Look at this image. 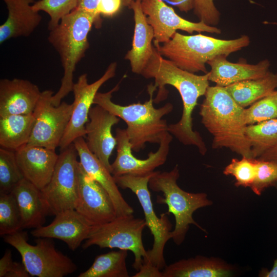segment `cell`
<instances>
[{
    "label": "cell",
    "instance_id": "6da1fadb",
    "mask_svg": "<svg viewBox=\"0 0 277 277\" xmlns=\"http://www.w3.org/2000/svg\"><path fill=\"white\" fill-rule=\"evenodd\" d=\"M141 74L146 78H153V88H159L154 102L166 98L165 85H171L178 91L183 102L182 115L177 123L168 125V131L184 145L196 147L204 155L207 147L200 134L193 129L192 115L199 98L205 95L209 86L208 72L199 75L184 70L164 58L154 46L153 54Z\"/></svg>",
    "mask_w": 277,
    "mask_h": 277
},
{
    "label": "cell",
    "instance_id": "7a4b0ae2",
    "mask_svg": "<svg viewBox=\"0 0 277 277\" xmlns=\"http://www.w3.org/2000/svg\"><path fill=\"white\" fill-rule=\"evenodd\" d=\"M204 96L199 114L202 123L213 136L212 148H227L242 156L252 158L245 133V108L223 87L209 86Z\"/></svg>",
    "mask_w": 277,
    "mask_h": 277
},
{
    "label": "cell",
    "instance_id": "3957f363",
    "mask_svg": "<svg viewBox=\"0 0 277 277\" xmlns=\"http://www.w3.org/2000/svg\"><path fill=\"white\" fill-rule=\"evenodd\" d=\"M119 84L106 92H97L94 104L99 105L111 113L122 119L127 124L126 129L132 151L138 152L147 143L160 144L163 135L168 131V125L164 116L173 110V105L167 103L156 108L153 106V85L148 87L150 97L144 103L120 105L111 100L112 93L117 91Z\"/></svg>",
    "mask_w": 277,
    "mask_h": 277
},
{
    "label": "cell",
    "instance_id": "277c9868",
    "mask_svg": "<svg viewBox=\"0 0 277 277\" xmlns=\"http://www.w3.org/2000/svg\"><path fill=\"white\" fill-rule=\"evenodd\" d=\"M94 22L93 16L76 8L64 16L58 25L50 30L48 41L58 52L64 70L61 86L51 97L54 106H58L73 90L76 66L89 48L88 36Z\"/></svg>",
    "mask_w": 277,
    "mask_h": 277
},
{
    "label": "cell",
    "instance_id": "5b68a950",
    "mask_svg": "<svg viewBox=\"0 0 277 277\" xmlns=\"http://www.w3.org/2000/svg\"><path fill=\"white\" fill-rule=\"evenodd\" d=\"M246 35L232 39H222L202 34L186 35L175 32L162 45L154 44L160 53L179 68L191 73L208 72L206 64L214 57L230 54L247 47Z\"/></svg>",
    "mask_w": 277,
    "mask_h": 277
},
{
    "label": "cell",
    "instance_id": "8992f818",
    "mask_svg": "<svg viewBox=\"0 0 277 277\" xmlns=\"http://www.w3.org/2000/svg\"><path fill=\"white\" fill-rule=\"evenodd\" d=\"M179 177L176 165L169 171H154L148 184L152 191L163 193L162 196H157L156 202L166 204L168 208L167 213L174 215L175 226L171 233V239L177 245L184 242L191 224L206 231L194 221L193 214L197 209L213 203L205 193L188 192L181 188L177 184Z\"/></svg>",
    "mask_w": 277,
    "mask_h": 277
},
{
    "label": "cell",
    "instance_id": "52a82bcc",
    "mask_svg": "<svg viewBox=\"0 0 277 277\" xmlns=\"http://www.w3.org/2000/svg\"><path fill=\"white\" fill-rule=\"evenodd\" d=\"M27 233L18 231L4 236V241L19 253L22 263L31 276L63 277L73 273L77 266L58 250L50 238H37L36 244L28 242Z\"/></svg>",
    "mask_w": 277,
    "mask_h": 277
},
{
    "label": "cell",
    "instance_id": "ba28073f",
    "mask_svg": "<svg viewBox=\"0 0 277 277\" xmlns=\"http://www.w3.org/2000/svg\"><path fill=\"white\" fill-rule=\"evenodd\" d=\"M146 226L145 219L133 214L116 216L109 222L92 226L82 247L86 249L96 245L131 251L134 256L132 267L138 271L147 255L142 240Z\"/></svg>",
    "mask_w": 277,
    "mask_h": 277
},
{
    "label": "cell",
    "instance_id": "9c48e42d",
    "mask_svg": "<svg viewBox=\"0 0 277 277\" xmlns=\"http://www.w3.org/2000/svg\"><path fill=\"white\" fill-rule=\"evenodd\" d=\"M154 172L145 176L130 174L113 176L118 187L124 189H129L136 195L144 213L146 226L153 236L152 247L147 251L143 263H149L162 270L167 265L164 251L167 242L171 239L172 226L167 213H162L159 217L154 211L148 187L149 181Z\"/></svg>",
    "mask_w": 277,
    "mask_h": 277
},
{
    "label": "cell",
    "instance_id": "30bf717a",
    "mask_svg": "<svg viewBox=\"0 0 277 277\" xmlns=\"http://www.w3.org/2000/svg\"><path fill=\"white\" fill-rule=\"evenodd\" d=\"M78 155L73 143L61 149L52 176L41 190L48 214L74 209L77 197Z\"/></svg>",
    "mask_w": 277,
    "mask_h": 277
},
{
    "label": "cell",
    "instance_id": "8fae6325",
    "mask_svg": "<svg viewBox=\"0 0 277 277\" xmlns=\"http://www.w3.org/2000/svg\"><path fill=\"white\" fill-rule=\"evenodd\" d=\"M53 92L46 90L42 92L33 114L35 121L31 136L27 144L55 150L70 121L73 104L62 102L54 106L51 102Z\"/></svg>",
    "mask_w": 277,
    "mask_h": 277
},
{
    "label": "cell",
    "instance_id": "7c38bea8",
    "mask_svg": "<svg viewBox=\"0 0 277 277\" xmlns=\"http://www.w3.org/2000/svg\"><path fill=\"white\" fill-rule=\"evenodd\" d=\"M115 137L116 156L111 164V173L113 176L125 174L145 176L152 173L157 167L166 162L172 140V135L167 131L161 138L157 150L150 152L147 159L142 160L132 154L126 129L117 128Z\"/></svg>",
    "mask_w": 277,
    "mask_h": 277
},
{
    "label": "cell",
    "instance_id": "4fadbf2b",
    "mask_svg": "<svg viewBox=\"0 0 277 277\" xmlns=\"http://www.w3.org/2000/svg\"><path fill=\"white\" fill-rule=\"evenodd\" d=\"M117 64L111 63L104 74L94 82L89 84L86 74L81 75L74 83L72 115L60 143L61 149L67 147L80 137L86 136V124L94 100L100 88L115 74Z\"/></svg>",
    "mask_w": 277,
    "mask_h": 277
},
{
    "label": "cell",
    "instance_id": "5bb4252c",
    "mask_svg": "<svg viewBox=\"0 0 277 277\" xmlns=\"http://www.w3.org/2000/svg\"><path fill=\"white\" fill-rule=\"evenodd\" d=\"M141 6L148 24L153 28L154 44L168 42L178 30L189 34L194 31L221 33V29L214 26L184 19L163 0H141Z\"/></svg>",
    "mask_w": 277,
    "mask_h": 277
},
{
    "label": "cell",
    "instance_id": "9a60e30c",
    "mask_svg": "<svg viewBox=\"0 0 277 277\" xmlns=\"http://www.w3.org/2000/svg\"><path fill=\"white\" fill-rule=\"evenodd\" d=\"M77 197L75 210L91 226L109 222L116 216L107 191L78 164Z\"/></svg>",
    "mask_w": 277,
    "mask_h": 277
},
{
    "label": "cell",
    "instance_id": "2e32d148",
    "mask_svg": "<svg viewBox=\"0 0 277 277\" xmlns=\"http://www.w3.org/2000/svg\"><path fill=\"white\" fill-rule=\"evenodd\" d=\"M120 120L117 116L96 105L91 108L86 124V143L88 149L110 172L109 159L116 146L111 129Z\"/></svg>",
    "mask_w": 277,
    "mask_h": 277
},
{
    "label": "cell",
    "instance_id": "e0dca14e",
    "mask_svg": "<svg viewBox=\"0 0 277 277\" xmlns=\"http://www.w3.org/2000/svg\"><path fill=\"white\" fill-rule=\"evenodd\" d=\"M91 227L75 209H69L55 215L49 225L34 228L31 234L36 238L62 240L74 251L87 239Z\"/></svg>",
    "mask_w": 277,
    "mask_h": 277
},
{
    "label": "cell",
    "instance_id": "ac0fdd59",
    "mask_svg": "<svg viewBox=\"0 0 277 277\" xmlns=\"http://www.w3.org/2000/svg\"><path fill=\"white\" fill-rule=\"evenodd\" d=\"M15 153L24 178L40 190L44 188L51 179L58 160L55 150L26 145Z\"/></svg>",
    "mask_w": 277,
    "mask_h": 277
},
{
    "label": "cell",
    "instance_id": "d6986e66",
    "mask_svg": "<svg viewBox=\"0 0 277 277\" xmlns=\"http://www.w3.org/2000/svg\"><path fill=\"white\" fill-rule=\"evenodd\" d=\"M73 144L80 158L79 162L85 171L99 183L110 196L115 208L117 216L133 214V208L123 197L113 175L90 151L84 137L76 138Z\"/></svg>",
    "mask_w": 277,
    "mask_h": 277
},
{
    "label": "cell",
    "instance_id": "ffe728a7",
    "mask_svg": "<svg viewBox=\"0 0 277 277\" xmlns=\"http://www.w3.org/2000/svg\"><path fill=\"white\" fill-rule=\"evenodd\" d=\"M42 92L36 85L23 79L0 80V117L32 114Z\"/></svg>",
    "mask_w": 277,
    "mask_h": 277
},
{
    "label": "cell",
    "instance_id": "44dd1931",
    "mask_svg": "<svg viewBox=\"0 0 277 277\" xmlns=\"http://www.w3.org/2000/svg\"><path fill=\"white\" fill-rule=\"evenodd\" d=\"M227 56L220 55L209 61L211 67L209 80L221 87H226L233 83L263 77L269 72L270 62L268 60L260 61L256 64L232 63L227 60Z\"/></svg>",
    "mask_w": 277,
    "mask_h": 277
},
{
    "label": "cell",
    "instance_id": "7402d4cb",
    "mask_svg": "<svg viewBox=\"0 0 277 277\" xmlns=\"http://www.w3.org/2000/svg\"><path fill=\"white\" fill-rule=\"evenodd\" d=\"M128 7L133 11L135 26L132 48L125 58L129 61L132 72L141 74L153 52L154 32L143 11L141 0L132 1Z\"/></svg>",
    "mask_w": 277,
    "mask_h": 277
},
{
    "label": "cell",
    "instance_id": "603a6c76",
    "mask_svg": "<svg viewBox=\"0 0 277 277\" xmlns=\"http://www.w3.org/2000/svg\"><path fill=\"white\" fill-rule=\"evenodd\" d=\"M8 11L0 26V44L12 38L29 36L39 25L42 16L32 5L34 0H3Z\"/></svg>",
    "mask_w": 277,
    "mask_h": 277
},
{
    "label": "cell",
    "instance_id": "cb8c5ba5",
    "mask_svg": "<svg viewBox=\"0 0 277 277\" xmlns=\"http://www.w3.org/2000/svg\"><path fill=\"white\" fill-rule=\"evenodd\" d=\"M235 268L216 258L197 255L182 259L163 269V277H230Z\"/></svg>",
    "mask_w": 277,
    "mask_h": 277
},
{
    "label": "cell",
    "instance_id": "d4e9b609",
    "mask_svg": "<svg viewBox=\"0 0 277 277\" xmlns=\"http://www.w3.org/2000/svg\"><path fill=\"white\" fill-rule=\"evenodd\" d=\"M11 192L20 210L23 228H36L43 226L48 212L41 190L24 178Z\"/></svg>",
    "mask_w": 277,
    "mask_h": 277
},
{
    "label": "cell",
    "instance_id": "484cf974",
    "mask_svg": "<svg viewBox=\"0 0 277 277\" xmlns=\"http://www.w3.org/2000/svg\"><path fill=\"white\" fill-rule=\"evenodd\" d=\"M235 102L246 108L277 89V73L236 82L224 87Z\"/></svg>",
    "mask_w": 277,
    "mask_h": 277
},
{
    "label": "cell",
    "instance_id": "4316f807",
    "mask_svg": "<svg viewBox=\"0 0 277 277\" xmlns=\"http://www.w3.org/2000/svg\"><path fill=\"white\" fill-rule=\"evenodd\" d=\"M34 121L33 113L0 117L1 147L15 151L27 145Z\"/></svg>",
    "mask_w": 277,
    "mask_h": 277
},
{
    "label": "cell",
    "instance_id": "83f0119b",
    "mask_svg": "<svg viewBox=\"0 0 277 277\" xmlns=\"http://www.w3.org/2000/svg\"><path fill=\"white\" fill-rule=\"evenodd\" d=\"M128 250L119 249L96 256L92 265L78 277H129Z\"/></svg>",
    "mask_w": 277,
    "mask_h": 277
},
{
    "label": "cell",
    "instance_id": "f1b7e54d",
    "mask_svg": "<svg viewBox=\"0 0 277 277\" xmlns=\"http://www.w3.org/2000/svg\"><path fill=\"white\" fill-rule=\"evenodd\" d=\"M246 135L249 140L252 158H258L277 144V118L248 125Z\"/></svg>",
    "mask_w": 277,
    "mask_h": 277
},
{
    "label": "cell",
    "instance_id": "f546056e",
    "mask_svg": "<svg viewBox=\"0 0 277 277\" xmlns=\"http://www.w3.org/2000/svg\"><path fill=\"white\" fill-rule=\"evenodd\" d=\"M22 217L16 200L12 192L0 193V235L21 231Z\"/></svg>",
    "mask_w": 277,
    "mask_h": 277
},
{
    "label": "cell",
    "instance_id": "4dcf8cb0",
    "mask_svg": "<svg viewBox=\"0 0 277 277\" xmlns=\"http://www.w3.org/2000/svg\"><path fill=\"white\" fill-rule=\"evenodd\" d=\"M24 178L15 151L0 148V193L11 192Z\"/></svg>",
    "mask_w": 277,
    "mask_h": 277
},
{
    "label": "cell",
    "instance_id": "1f68e13d",
    "mask_svg": "<svg viewBox=\"0 0 277 277\" xmlns=\"http://www.w3.org/2000/svg\"><path fill=\"white\" fill-rule=\"evenodd\" d=\"M275 118H277V89L244 110L247 125Z\"/></svg>",
    "mask_w": 277,
    "mask_h": 277
},
{
    "label": "cell",
    "instance_id": "d6a6232c",
    "mask_svg": "<svg viewBox=\"0 0 277 277\" xmlns=\"http://www.w3.org/2000/svg\"><path fill=\"white\" fill-rule=\"evenodd\" d=\"M256 158L245 156L240 160L232 159L224 168L223 173L234 176L236 187H250L256 175Z\"/></svg>",
    "mask_w": 277,
    "mask_h": 277
},
{
    "label": "cell",
    "instance_id": "836d02e7",
    "mask_svg": "<svg viewBox=\"0 0 277 277\" xmlns=\"http://www.w3.org/2000/svg\"><path fill=\"white\" fill-rule=\"evenodd\" d=\"M77 0H39L32 5L37 11L47 13L50 20L48 29L51 30L60 23L61 19L76 8Z\"/></svg>",
    "mask_w": 277,
    "mask_h": 277
},
{
    "label": "cell",
    "instance_id": "e575fe53",
    "mask_svg": "<svg viewBox=\"0 0 277 277\" xmlns=\"http://www.w3.org/2000/svg\"><path fill=\"white\" fill-rule=\"evenodd\" d=\"M254 182L250 187L256 195H260L267 188H277V163L258 158Z\"/></svg>",
    "mask_w": 277,
    "mask_h": 277
},
{
    "label": "cell",
    "instance_id": "d590c367",
    "mask_svg": "<svg viewBox=\"0 0 277 277\" xmlns=\"http://www.w3.org/2000/svg\"><path fill=\"white\" fill-rule=\"evenodd\" d=\"M193 11L200 21L212 26L217 25L220 21V13L213 0H193Z\"/></svg>",
    "mask_w": 277,
    "mask_h": 277
},
{
    "label": "cell",
    "instance_id": "8d00e7d4",
    "mask_svg": "<svg viewBox=\"0 0 277 277\" xmlns=\"http://www.w3.org/2000/svg\"><path fill=\"white\" fill-rule=\"evenodd\" d=\"M31 276L23 263L13 262L10 250H6L0 260V277Z\"/></svg>",
    "mask_w": 277,
    "mask_h": 277
},
{
    "label": "cell",
    "instance_id": "74e56055",
    "mask_svg": "<svg viewBox=\"0 0 277 277\" xmlns=\"http://www.w3.org/2000/svg\"><path fill=\"white\" fill-rule=\"evenodd\" d=\"M123 6L122 0H100L96 9L98 16L111 17L116 14Z\"/></svg>",
    "mask_w": 277,
    "mask_h": 277
},
{
    "label": "cell",
    "instance_id": "f35d334b",
    "mask_svg": "<svg viewBox=\"0 0 277 277\" xmlns=\"http://www.w3.org/2000/svg\"><path fill=\"white\" fill-rule=\"evenodd\" d=\"M100 0H77L76 8L82 10L93 17L94 26L96 28L101 27L102 19L96 12L97 7Z\"/></svg>",
    "mask_w": 277,
    "mask_h": 277
},
{
    "label": "cell",
    "instance_id": "ab89813d",
    "mask_svg": "<svg viewBox=\"0 0 277 277\" xmlns=\"http://www.w3.org/2000/svg\"><path fill=\"white\" fill-rule=\"evenodd\" d=\"M133 277H163V272L149 263H144Z\"/></svg>",
    "mask_w": 277,
    "mask_h": 277
},
{
    "label": "cell",
    "instance_id": "60d3db41",
    "mask_svg": "<svg viewBox=\"0 0 277 277\" xmlns=\"http://www.w3.org/2000/svg\"><path fill=\"white\" fill-rule=\"evenodd\" d=\"M176 6L181 11L188 12L193 9V0H167Z\"/></svg>",
    "mask_w": 277,
    "mask_h": 277
},
{
    "label": "cell",
    "instance_id": "b9f144b4",
    "mask_svg": "<svg viewBox=\"0 0 277 277\" xmlns=\"http://www.w3.org/2000/svg\"><path fill=\"white\" fill-rule=\"evenodd\" d=\"M258 159L263 160L271 161L277 163V144L264 152Z\"/></svg>",
    "mask_w": 277,
    "mask_h": 277
},
{
    "label": "cell",
    "instance_id": "7bdbcfd3",
    "mask_svg": "<svg viewBox=\"0 0 277 277\" xmlns=\"http://www.w3.org/2000/svg\"><path fill=\"white\" fill-rule=\"evenodd\" d=\"M259 276L261 277H277V258L274 261L272 268L268 270L265 268H263L260 271Z\"/></svg>",
    "mask_w": 277,
    "mask_h": 277
},
{
    "label": "cell",
    "instance_id": "ee69618b",
    "mask_svg": "<svg viewBox=\"0 0 277 277\" xmlns=\"http://www.w3.org/2000/svg\"><path fill=\"white\" fill-rule=\"evenodd\" d=\"M134 0H122L123 6L128 7L130 3Z\"/></svg>",
    "mask_w": 277,
    "mask_h": 277
}]
</instances>
